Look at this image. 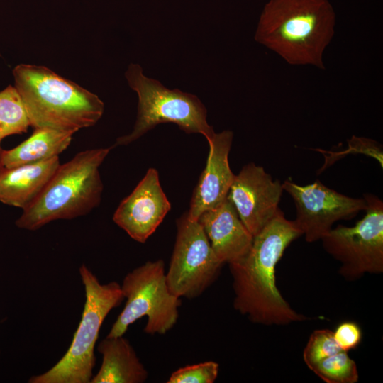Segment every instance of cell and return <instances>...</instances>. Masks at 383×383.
<instances>
[{
	"label": "cell",
	"mask_w": 383,
	"mask_h": 383,
	"mask_svg": "<svg viewBox=\"0 0 383 383\" xmlns=\"http://www.w3.org/2000/svg\"><path fill=\"white\" fill-rule=\"evenodd\" d=\"M333 333L338 347L345 352L357 348L362 338L360 327L353 321H345L340 323Z\"/></svg>",
	"instance_id": "22"
},
{
	"label": "cell",
	"mask_w": 383,
	"mask_h": 383,
	"mask_svg": "<svg viewBox=\"0 0 383 383\" xmlns=\"http://www.w3.org/2000/svg\"><path fill=\"white\" fill-rule=\"evenodd\" d=\"M30 121L22 98L11 85L0 91V140L26 133Z\"/></svg>",
	"instance_id": "18"
},
{
	"label": "cell",
	"mask_w": 383,
	"mask_h": 383,
	"mask_svg": "<svg viewBox=\"0 0 383 383\" xmlns=\"http://www.w3.org/2000/svg\"><path fill=\"white\" fill-rule=\"evenodd\" d=\"M282 184L294 201L296 213L294 221L308 243L321 240L336 221L354 218L367 206L364 197L342 194L318 179L306 185L287 179Z\"/></svg>",
	"instance_id": "10"
},
{
	"label": "cell",
	"mask_w": 383,
	"mask_h": 383,
	"mask_svg": "<svg viewBox=\"0 0 383 383\" xmlns=\"http://www.w3.org/2000/svg\"><path fill=\"white\" fill-rule=\"evenodd\" d=\"M301 235L295 221L286 218L279 209L254 236L246 255L228 264L235 294L233 307L251 322L285 326L307 320L284 299L275 280L276 265L287 248Z\"/></svg>",
	"instance_id": "1"
},
{
	"label": "cell",
	"mask_w": 383,
	"mask_h": 383,
	"mask_svg": "<svg viewBox=\"0 0 383 383\" xmlns=\"http://www.w3.org/2000/svg\"><path fill=\"white\" fill-rule=\"evenodd\" d=\"M60 165L59 156L0 170V201L23 210L40 195Z\"/></svg>",
	"instance_id": "15"
},
{
	"label": "cell",
	"mask_w": 383,
	"mask_h": 383,
	"mask_svg": "<svg viewBox=\"0 0 383 383\" xmlns=\"http://www.w3.org/2000/svg\"><path fill=\"white\" fill-rule=\"evenodd\" d=\"M13 75L34 128L76 133L103 115L104 104L97 95L45 66L20 64Z\"/></svg>",
	"instance_id": "3"
},
{
	"label": "cell",
	"mask_w": 383,
	"mask_h": 383,
	"mask_svg": "<svg viewBox=\"0 0 383 383\" xmlns=\"http://www.w3.org/2000/svg\"><path fill=\"white\" fill-rule=\"evenodd\" d=\"M341 350L333 333L329 329L315 330L310 335L303 351V360L309 370L315 365Z\"/></svg>",
	"instance_id": "20"
},
{
	"label": "cell",
	"mask_w": 383,
	"mask_h": 383,
	"mask_svg": "<svg viewBox=\"0 0 383 383\" xmlns=\"http://www.w3.org/2000/svg\"><path fill=\"white\" fill-rule=\"evenodd\" d=\"M219 372V365L206 361L180 367L170 375L167 383H213Z\"/></svg>",
	"instance_id": "21"
},
{
	"label": "cell",
	"mask_w": 383,
	"mask_h": 383,
	"mask_svg": "<svg viewBox=\"0 0 383 383\" xmlns=\"http://www.w3.org/2000/svg\"><path fill=\"white\" fill-rule=\"evenodd\" d=\"M125 76L138 96V115L132 132L118 138L113 147L128 145L163 123H175L187 133H200L211 142L215 132L196 96L168 89L159 81L145 77L138 64H131Z\"/></svg>",
	"instance_id": "6"
},
{
	"label": "cell",
	"mask_w": 383,
	"mask_h": 383,
	"mask_svg": "<svg viewBox=\"0 0 383 383\" xmlns=\"http://www.w3.org/2000/svg\"><path fill=\"white\" fill-rule=\"evenodd\" d=\"M177 228L167 284L176 296L193 299L216 279L223 263L216 256L198 221L189 219L186 213L177 221Z\"/></svg>",
	"instance_id": "9"
},
{
	"label": "cell",
	"mask_w": 383,
	"mask_h": 383,
	"mask_svg": "<svg viewBox=\"0 0 383 383\" xmlns=\"http://www.w3.org/2000/svg\"><path fill=\"white\" fill-rule=\"evenodd\" d=\"M198 222L216 256L223 264L237 262L249 252L254 237L228 197L218 206L204 212Z\"/></svg>",
	"instance_id": "14"
},
{
	"label": "cell",
	"mask_w": 383,
	"mask_h": 383,
	"mask_svg": "<svg viewBox=\"0 0 383 383\" xmlns=\"http://www.w3.org/2000/svg\"><path fill=\"white\" fill-rule=\"evenodd\" d=\"M311 370L326 383H356L359 379L356 362L343 350L321 360Z\"/></svg>",
	"instance_id": "19"
},
{
	"label": "cell",
	"mask_w": 383,
	"mask_h": 383,
	"mask_svg": "<svg viewBox=\"0 0 383 383\" xmlns=\"http://www.w3.org/2000/svg\"><path fill=\"white\" fill-rule=\"evenodd\" d=\"M0 143H1V140H0ZM1 151H2V150L1 149V147H0V170H1V167H2L1 162Z\"/></svg>",
	"instance_id": "23"
},
{
	"label": "cell",
	"mask_w": 383,
	"mask_h": 383,
	"mask_svg": "<svg viewBox=\"0 0 383 383\" xmlns=\"http://www.w3.org/2000/svg\"><path fill=\"white\" fill-rule=\"evenodd\" d=\"M102 363L91 383H143L148 372L123 335L102 340L98 347Z\"/></svg>",
	"instance_id": "16"
},
{
	"label": "cell",
	"mask_w": 383,
	"mask_h": 383,
	"mask_svg": "<svg viewBox=\"0 0 383 383\" xmlns=\"http://www.w3.org/2000/svg\"><path fill=\"white\" fill-rule=\"evenodd\" d=\"M72 131L35 128L33 134L16 147L1 151L2 167L35 163L59 156L70 145Z\"/></svg>",
	"instance_id": "17"
},
{
	"label": "cell",
	"mask_w": 383,
	"mask_h": 383,
	"mask_svg": "<svg viewBox=\"0 0 383 383\" xmlns=\"http://www.w3.org/2000/svg\"><path fill=\"white\" fill-rule=\"evenodd\" d=\"M233 138V132L225 130L215 133L209 143L206 167L194 190L187 213L189 219L198 221L204 212L218 206L227 198L235 177L228 162Z\"/></svg>",
	"instance_id": "13"
},
{
	"label": "cell",
	"mask_w": 383,
	"mask_h": 383,
	"mask_svg": "<svg viewBox=\"0 0 383 383\" xmlns=\"http://www.w3.org/2000/svg\"><path fill=\"white\" fill-rule=\"evenodd\" d=\"M335 21L328 0H268L255 39L289 65L323 70V53L335 33Z\"/></svg>",
	"instance_id": "2"
},
{
	"label": "cell",
	"mask_w": 383,
	"mask_h": 383,
	"mask_svg": "<svg viewBox=\"0 0 383 383\" xmlns=\"http://www.w3.org/2000/svg\"><path fill=\"white\" fill-rule=\"evenodd\" d=\"M283 191L279 180L273 179L262 167L250 162L235 174L227 197L254 237L279 211Z\"/></svg>",
	"instance_id": "11"
},
{
	"label": "cell",
	"mask_w": 383,
	"mask_h": 383,
	"mask_svg": "<svg viewBox=\"0 0 383 383\" xmlns=\"http://www.w3.org/2000/svg\"><path fill=\"white\" fill-rule=\"evenodd\" d=\"M121 288L126 302L106 337L123 335L143 316L150 335L165 334L176 324L181 300L169 290L163 260L148 261L128 272Z\"/></svg>",
	"instance_id": "7"
},
{
	"label": "cell",
	"mask_w": 383,
	"mask_h": 383,
	"mask_svg": "<svg viewBox=\"0 0 383 383\" xmlns=\"http://www.w3.org/2000/svg\"><path fill=\"white\" fill-rule=\"evenodd\" d=\"M365 216L353 226L338 225L321 239L324 250L340 263L338 272L353 281L383 272V201L364 194Z\"/></svg>",
	"instance_id": "8"
},
{
	"label": "cell",
	"mask_w": 383,
	"mask_h": 383,
	"mask_svg": "<svg viewBox=\"0 0 383 383\" xmlns=\"http://www.w3.org/2000/svg\"><path fill=\"white\" fill-rule=\"evenodd\" d=\"M111 148L82 151L60 164L40 195L23 210L16 226L35 231L54 221L87 215L98 206L103 191L99 167Z\"/></svg>",
	"instance_id": "4"
},
{
	"label": "cell",
	"mask_w": 383,
	"mask_h": 383,
	"mask_svg": "<svg viewBox=\"0 0 383 383\" xmlns=\"http://www.w3.org/2000/svg\"><path fill=\"white\" fill-rule=\"evenodd\" d=\"M85 291L81 321L63 357L47 372L31 377L29 383H90L96 363L94 347L104 320L125 299L121 285L101 284L85 265L79 267Z\"/></svg>",
	"instance_id": "5"
},
{
	"label": "cell",
	"mask_w": 383,
	"mask_h": 383,
	"mask_svg": "<svg viewBox=\"0 0 383 383\" xmlns=\"http://www.w3.org/2000/svg\"><path fill=\"white\" fill-rule=\"evenodd\" d=\"M170 209L158 172L150 168L133 191L120 203L113 220L132 239L144 243Z\"/></svg>",
	"instance_id": "12"
}]
</instances>
